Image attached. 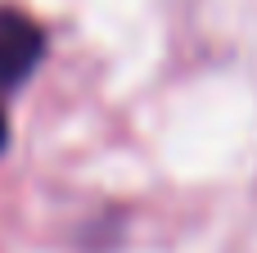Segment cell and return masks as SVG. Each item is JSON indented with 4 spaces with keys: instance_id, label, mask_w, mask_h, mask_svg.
Returning a JSON list of instances; mask_svg holds the SVG:
<instances>
[{
    "instance_id": "cell-1",
    "label": "cell",
    "mask_w": 257,
    "mask_h": 253,
    "mask_svg": "<svg viewBox=\"0 0 257 253\" xmlns=\"http://www.w3.org/2000/svg\"><path fill=\"white\" fill-rule=\"evenodd\" d=\"M45 54V36L41 27L18 14V9H0V91L18 86Z\"/></svg>"
},
{
    "instance_id": "cell-2",
    "label": "cell",
    "mask_w": 257,
    "mask_h": 253,
    "mask_svg": "<svg viewBox=\"0 0 257 253\" xmlns=\"http://www.w3.org/2000/svg\"><path fill=\"white\" fill-rule=\"evenodd\" d=\"M5 136H9V127H5V113H0V145H5Z\"/></svg>"
}]
</instances>
